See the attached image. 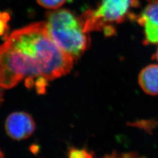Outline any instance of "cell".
Segmentation results:
<instances>
[{
	"label": "cell",
	"mask_w": 158,
	"mask_h": 158,
	"mask_svg": "<svg viewBox=\"0 0 158 158\" xmlns=\"http://www.w3.org/2000/svg\"><path fill=\"white\" fill-rule=\"evenodd\" d=\"M0 158H4V156L1 150H0Z\"/></svg>",
	"instance_id": "13"
},
{
	"label": "cell",
	"mask_w": 158,
	"mask_h": 158,
	"mask_svg": "<svg viewBox=\"0 0 158 158\" xmlns=\"http://www.w3.org/2000/svg\"><path fill=\"white\" fill-rule=\"evenodd\" d=\"M2 101H3V93H2V91L1 90V88H0V104H1Z\"/></svg>",
	"instance_id": "11"
},
{
	"label": "cell",
	"mask_w": 158,
	"mask_h": 158,
	"mask_svg": "<svg viewBox=\"0 0 158 158\" xmlns=\"http://www.w3.org/2000/svg\"><path fill=\"white\" fill-rule=\"evenodd\" d=\"M137 21L143 28L145 44H158V0L147 6Z\"/></svg>",
	"instance_id": "5"
},
{
	"label": "cell",
	"mask_w": 158,
	"mask_h": 158,
	"mask_svg": "<svg viewBox=\"0 0 158 158\" xmlns=\"http://www.w3.org/2000/svg\"><path fill=\"white\" fill-rule=\"evenodd\" d=\"M153 59H156V60L158 62V49L157 51L156 52L155 54V55H154V56H153Z\"/></svg>",
	"instance_id": "12"
},
{
	"label": "cell",
	"mask_w": 158,
	"mask_h": 158,
	"mask_svg": "<svg viewBox=\"0 0 158 158\" xmlns=\"http://www.w3.org/2000/svg\"><path fill=\"white\" fill-rule=\"evenodd\" d=\"M10 19V15L8 12H0V36L5 35L8 31L7 23Z\"/></svg>",
	"instance_id": "9"
},
{
	"label": "cell",
	"mask_w": 158,
	"mask_h": 158,
	"mask_svg": "<svg viewBox=\"0 0 158 158\" xmlns=\"http://www.w3.org/2000/svg\"><path fill=\"white\" fill-rule=\"evenodd\" d=\"M66 0H37L40 6L48 9H56L63 5Z\"/></svg>",
	"instance_id": "8"
},
{
	"label": "cell",
	"mask_w": 158,
	"mask_h": 158,
	"mask_svg": "<svg viewBox=\"0 0 158 158\" xmlns=\"http://www.w3.org/2000/svg\"><path fill=\"white\" fill-rule=\"evenodd\" d=\"M134 0H102L95 10H88L79 18L85 32L104 31L106 35H113L112 23L123 22L127 17Z\"/></svg>",
	"instance_id": "3"
},
{
	"label": "cell",
	"mask_w": 158,
	"mask_h": 158,
	"mask_svg": "<svg viewBox=\"0 0 158 158\" xmlns=\"http://www.w3.org/2000/svg\"><path fill=\"white\" fill-rule=\"evenodd\" d=\"M102 158H145L140 157L138 153L132 152H113L106 155Z\"/></svg>",
	"instance_id": "10"
},
{
	"label": "cell",
	"mask_w": 158,
	"mask_h": 158,
	"mask_svg": "<svg viewBox=\"0 0 158 158\" xmlns=\"http://www.w3.org/2000/svg\"><path fill=\"white\" fill-rule=\"evenodd\" d=\"M74 60L51 39L45 23H32L0 46V87L11 89L24 78L53 80L69 73Z\"/></svg>",
	"instance_id": "1"
},
{
	"label": "cell",
	"mask_w": 158,
	"mask_h": 158,
	"mask_svg": "<svg viewBox=\"0 0 158 158\" xmlns=\"http://www.w3.org/2000/svg\"><path fill=\"white\" fill-rule=\"evenodd\" d=\"M94 153L86 148H70L68 151V158H94Z\"/></svg>",
	"instance_id": "7"
},
{
	"label": "cell",
	"mask_w": 158,
	"mask_h": 158,
	"mask_svg": "<svg viewBox=\"0 0 158 158\" xmlns=\"http://www.w3.org/2000/svg\"><path fill=\"white\" fill-rule=\"evenodd\" d=\"M5 129L7 135L12 139L21 141L28 138L36 129L33 118L23 111L12 113L6 121Z\"/></svg>",
	"instance_id": "4"
},
{
	"label": "cell",
	"mask_w": 158,
	"mask_h": 158,
	"mask_svg": "<svg viewBox=\"0 0 158 158\" xmlns=\"http://www.w3.org/2000/svg\"><path fill=\"white\" fill-rule=\"evenodd\" d=\"M48 33L56 45L76 60L90 45V38L79 18L68 10L49 12L46 15Z\"/></svg>",
	"instance_id": "2"
},
{
	"label": "cell",
	"mask_w": 158,
	"mask_h": 158,
	"mask_svg": "<svg viewBox=\"0 0 158 158\" xmlns=\"http://www.w3.org/2000/svg\"><path fill=\"white\" fill-rule=\"evenodd\" d=\"M138 83L148 95L158 96V65L149 64L138 76Z\"/></svg>",
	"instance_id": "6"
}]
</instances>
